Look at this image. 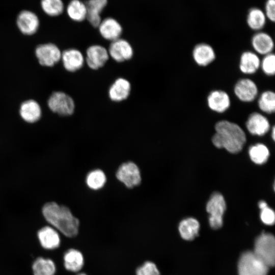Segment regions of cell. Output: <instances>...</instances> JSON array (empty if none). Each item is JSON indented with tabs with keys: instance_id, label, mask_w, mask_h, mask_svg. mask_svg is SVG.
<instances>
[{
	"instance_id": "6da1fadb",
	"label": "cell",
	"mask_w": 275,
	"mask_h": 275,
	"mask_svg": "<svg viewBox=\"0 0 275 275\" xmlns=\"http://www.w3.org/2000/svg\"><path fill=\"white\" fill-rule=\"evenodd\" d=\"M42 213L52 227L66 237L73 238L78 235L79 220L67 206L48 202L43 206Z\"/></svg>"
},
{
	"instance_id": "7a4b0ae2",
	"label": "cell",
	"mask_w": 275,
	"mask_h": 275,
	"mask_svg": "<svg viewBox=\"0 0 275 275\" xmlns=\"http://www.w3.org/2000/svg\"><path fill=\"white\" fill-rule=\"evenodd\" d=\"M215 130L212 142L216 148H224L233 154L242 150L246 142V135L239 125L228 120H221L215 124Z\"/></svg>"
},
{
	"instance_id": "3957f363",
	"label": "cell",
	"mask_w": 275,
	"mask_h": 275,
	"mask_svg": "<svg viewBox=\"0 0 275 275\" xmlns=\"http://www.w3.org/2000/svg\"><path fill=\"white\" fill-rule=\"evenodd\" d=\"M269 267L253 252L241 256L238 265L239 275H267Z\"/></svg>"
},
{
	"instance_id": "277c9868",
	"label": "cell",
	"mask_w": 275,
	"mask_h": 275,
	"mask_svg": "<svg viewBox=\"0 0 275 275\" xmlns=\"http://www.w3.org/2000/svg\"><path fill=\"white\" fill-rule=\"evenodd\" d=\"M253 252L269 267L273 266L275 263V240L273 235L263 232L255 240Z\"/></svg>"
},
{
	"instance_id": "5b68a950",
	"label": "cell",
	"mask_w": 275,
	"mask_h": 275,
	"mask_svg": "<svg viewBox=\"0 0 275 275\" xmlns=\"http://www.w3.org/2000/svg\"><path fill=\"white\" fill-rule=\"evenodd\" d=\"M47 105L53 113L62 116L71 115L75 109V103L72 97L61 91L54 92L50 95Z\"/></svg>"
},
{
	"instance_id": "8992f818",
	"label": "cell",
	"mask_w": 275,
	"mask_h": 275,
	"mask_svg": "<svg viewBox=\"0 0 275 275\" xmlns=\"http://www.w3.org/2000/svg\"><path fill=\"white\" fill-rule=\"evenodd\" d=\"M226 209L224 197L219 193H213L206 205V210L209 214V222L211 227L218 229L223 226V216Z\"/></svg>"
},
{
	"instance_id": "52a82bcc",
	"label": "cell",
	"mask_w": 275,
	"mask_h": 275,
	"mask_svg": "<svg viewBox=\"0 0 275 275\" xmlns=\"http://www.w3.org/2000/svg\"><path fill=\"white\" fill-rule=\"evenodd\" d=\"M116 176L120 182L128 188L138 186L142 181L140 169L132 161L121 164L116 172Z\"/></svg>"
},
{
	"instance_id": "ba28073f",
	"label": "cell",
	"mask_w": 275,
	"mask_h": 275,
	"mask_svg": "<svg viewBox=\"0 0 275 275\" xmlns=\"http://www.w3.org/2000/svg\"><path fill=\"white\" fill-rule=\"evenodd\" d=\"M39 63L42 66L52 67L61 59L62 52L54 44L47 43L37 46L35 51Z\"/></svg>"
},
{
	"instance_id": "9c48e42d",
	"label": "cell",
	"mask_w": 275,
	"mask_h": 275,
	"mask_svg": "<svg viewBox=\"0 0 275 275\" xmlns=\"http://www.w3.org/2000/svg\"><path fill=\"white\" fill-rule=\"evenodd\" d=\"M233 91L237 99L245 103L254 101L259 92L256 83L249 78L238 79L234 85Z\"/></svg>"
},
{
	"instance_id": "30bf717a",
	"label": "cell",
	"mask_w": 275,
	"mask_h": 275,
	"mask_svg": "<svg viewBox=\"0 0 275 275\" xmlns=\"http://www.w3.org/2000/svg\"><path fill=\"white\" fill-rule=\"evenodd\" d=\"M19 31L25 35L35 34L40 26V20L37 14L29 10H23L18 14L16 21Z\"/></svg>"
},
{
	"instance_id": "8fae6325",
	"label": "cell",
	"mask_w": 275,
	"mask_h": 275,
	"mask_svg": "<svg viewBox=\"0 0 275 275\" xmlns=\"http://www.w3.org/2000/svg\"><path fill=\"white\" fill-rule=\"evenodd\" d=\"M209 108L217 113L226 112L231 106V98L228 93L222 90H214L209 92L207 97Z\"/></svg>"
},
{
	"instance_id": "7c38bea8",
	"label": "cell",
	"mask_w": 275,
	"mask_h": 275,
	"mask_svg": "<svg viewBox=\"0 0 275 275\" xmlns=\"http://www.w3.org/2000/svg\"><path fill=\"white\" fill-rule=\"evenodd\" d=\"M107 50L109 57L117 62L128 60L133 54L130 44L127 40L120 38L112 41Z\"/></svg>"
},
{
	"instance_id": "4fadbf2b",
	"label": "cell",
	"mask_w": 275,
	"mask_h": 275,
	"mask_svg": "<svg viewBox=\"0 0 275 275\" xmlns=\"http://www.w3.org/2000/svg\"><path fill=\"white\" fill-rule=\"evenodd\" d=\"M108 58V50L104 47L93 45L87 49L85 59L89 67L97 70L103 67Z\"/></svg>"
},
{
	"instance_id": "5bb4252c",
	"label": "cell",
	"mask_w": 275,
	"mask_h": 275,
	"mask_svg": "<svg viewBox=\"0 0 275 275\" xmlns=\"http://www.w3.org/2000/svg\"><path fill=\"white\" fill-rule=\"evenodd\" d=\"M245 126L251 134L258 136L264 135L270 128L268 119L257 112H254L249 116Z\"/></svg>"
},
{
	"instance_id": "9a60e30c",
	"label": "cell",
	"mask_w": 275,
	"mask_h": 275,
	"mask_svg": "<svg viewBox=\"0 0 275 275\" xmlns=\"http://www.w3.org/2000/svg\"><path fill=\"white\" fill-rule=\"evenodd\" d=\"M194 62L199 66L206 67L212 63L216 58L214 48L210 44L200 43L196 45L192 51Z\"/></svg>"
},
{
	"instance_id": "2e32d148",
	"label": "cell",
	"mask_w": 275,
	"mask_h": 275,
	"mask_svg": "<svg viewBox=\"0 0 275 275\" xmlns=\"http://www.w3.org/2000/svg\"><path fill=\"white\" fill-rule=\"evenodd\" d=\"M251 45L255 52L263 56L272 52L274 47L271 36L261 31L257 32L252 36Z\"/></svg>"
},
{
	"instance_id": "e0dca14e",
	"label": "cell",
	"mask_w": 275,
	"mask_h": 275,
	"mask_svg": "<svg viewBox=\"0 0 275 275\" xmlns=\"http://www.w3.org/2000/svg\"><path fill=\"white\" fill-rule=\"evenodd\" d=\"M98 28L101 36L105 39L113 41L120 38L123 29L119 22L113 17L102 19Z\"/></svg>"
},
{
	"instance_id": "ac0fdd59",
	"label": "cell",
	"mask_w": 275,
	"mask_h": 275,
	"mask_svg": "<svg viewBox=\"0 0 275 275\" xmlns=\"http://www.w3.org/2000/svg\"><path fill=\"white\" fill-rule=\"evenodd\" d=\"M63 264L67 271L74 273L79 272L85 266L84 255L78 249H69L64 254Z\"/></svg>"
},
{
	"instance_id": "d6986e66",
	"label": "cell",
	"mask_w": 275,
	"mask_h": 275,
	"mask_svg": "<svg viewBox=\"0 0 275 275\" xmlns=\"http://www.w3.org/2000/svg\"><path fill=\"white\" fill-rule=\"evenodd\" d=\"M61 60L65 69L69 72H75L83 66L85 59L78 49L70 48L62 52Z\"/></svg>"
},
{
	"instance_id": "ffe728a7",
	"label": "cell",
	"mask_w": 275,
	"mask_h": 275,
	"mask_svg": "<svg viewBox=\"0 0 275 275\" xmlns=\"http://www.w3.org/2000/svg\"><path fill=\"white\" fill-rule=\"evenodd\" d=\"M40 243L46 250H54L61 244L59 232L51 226H45L40 229L37 234Z\"/></svg>"
},
{
	"instance_id": "44dd1931",
	"label": "cell",
	"mask_w": 275,
	"mask_h": 275,
	"mask_svg": "<svg viewBox=\"0 0 275 275\" xmlns=\"http://www.w3.org/2000/svg\"><path fill=\"white\" fill-rule=\"evenodd\" d=\"M19 113L23 120L29 123H34L38 121L41 118L42 109L37 101L34 99H28L20 104Z\"/></svg>"
},
{
	"instance_id": "7402d4cb",
	"label": "cell",
	"mask_w": 275,
	"mask_h": 275,
	"mask_svg": "<svg viewBox=\"0 0 275 275\" xmlns=\"http://www.w3.org/2000/svg\"><path fill=\"white\" fill-rule=\"evenodd\" d=\"M260 61L258 54L254 51L250 50L243 51L239 59V70L244 74H254L260 68Z\"/></svg>"
},
{
	"instance_id": "603a6c76",
	"label": "cell",
	"mask_w": 275,
	"mask_h": 275,
	"mask_svg": "<svg viewBox=\"0 0 275 275\" xmlns=\"http://www.w3.org/2000/svg\"><path fill=\"white\" fill-rule=\"evenodd\" d=\"M86 19L94 27L97 28L102 19L101 14L107 4V0H88Z\"/></svg>"
},
{
	"instance_id": "cb8c5ba5",
	"label": "cell",
	"mask_w": 275,
	"mask_h": 275,
	"mask_svg": "<svg viewBox=\"0 0 275 275\" xmlns=\"http://www.w3.org/2000/svg\"><path fill=\"white\" fill-rule=\"evenodd\" d=\"M130 90L129 81L124 78H119L109 87L108 96L112 101L120 102L127 98Z\"/></svg>"
},
{
	"instance_id": "d4e9b609",
	"label": "cell",
	"mask_w": 275,
	"mask_h": 275,
	"mask_svg": "<svg viewBox=\"0 0 275 275\" xmlns=\"http://www.w3.org/2000/svg\"><path fill=\"white\" fill-rule=\"evenodd\" d=\"M200 228L199 222L189 217L182 220L179 225V231L181 237L186 240H191L198 236Z\"/></svg>"
},
{
	"instance_id": "484cf974",
	"label": "cell",
	"mask_w": 275,
	"mask_h": 275,
	"mask_svg": "<svg viewBox=\"0 0 275 275\" xmlns=\"http://www.w3.org/2000/svg\"><path fill=\"white\" fill-rule=\"evenodd\" d=\"M68 17L75 22H81L87 17L85 3L81 0H71L66 8Z\"/></svg>"
},
{
	"instance_id": "4316f807",
	"label": "cell",
	"mask_w": 275,
	"mask_h": 275,
	"mask_svg": "<svg viewBox=\"0 0 275 275\" xmlns=\"http://www.w3.org/2000/svg\"><path fill=\"white\" fill-rule=\"evenodd\" d=\"M266 21V17L262 10L256 7L249 10L246 17V23L251 30L260 31L264 27Z\"/></svg>"
},
{
	"instance_id": "83f0119b",
	"label": "cell",
	"mask_w": 275,
	"mask_h": 275,
	"mask_svg": "<svg viewBox=\"0 0 275 275\" xmlns=\"http://www.w3.org/2000/svg\"><path fill=\"white\" fill-rule=\"evenodd\" d=\"M32 270L34 275H54L56 266L51 259L39 257L34 262Z\"/></svg>"
},
{
	"instance_id": "f1b7e54d",
	"label": "cell",
	"mask_w": 275,
	"mask_h": 275,
	"mask_svg": "<svg viewBox=\"0 0 275 275\" xmlns=\"http://www.w3.org/2000/svg\"><path fill=\"white\" fill-rule=\"evenodd\" d=\"M259 109L264 113L271 114L275 112V93L271 90L263 91L257 101Z\"/></svg>"
},
{
	"instance_id": "f546056e",
	"label": "cell",
	"mask_w": 275,
	"mask_h": 275,
	"mask_svg": "<svg viewBox=\"0 0 275 275\" xmlns=\"http://www.w3.org/2000/svg\"><path fill=\"white\" fill-rule=\"evenodd\" d=\"M106 181V177L103 171L100 169L90 172L87 176L86 182L91 189L98 190L102 188Z\"/></svg>"
},
{
	"instance_id": "4dcf8cb0",
	"label": "cell",
	"mask_w": 275,
	"mask_h": 275,
	"mask_svg": "<svg viewBox=\"0 0 275 275\" xmlns=\"http://www.w3.org/2000/svg\"><path fill=\"white\" fill-rule=\"evenodd\" d=\"M42 11L50 17H56L62 14L64 4L62 0H41Z\"/></svg>"
},
{
	"instance_id": "1f68e13d",
	"label": "cell",
	"mask_w": 275,
	"mask_h": 275,
	"mask_svg": "<svg viewBox=\"0 0 275 275\" xmlns=\"http://www.w3.org/2000/svg\"><path fill=\"white\" fill-rule=\"evenodd\" d=\"M249 153L252 161L257 164H262L266 162L269 155L267 147L262 144L251 146Z\"/></svg>"
},
{
	"instance_id": "d6a6232c",
	"label": "cell",
	"mask_w": 275,
	"mask_h": 275,
	"mask_svg": "<svg viewBox=\"0 0 275 275\" xmlns=\"http://www.w3.org/2000/svg\"><path fill=\"white\" fill-rule=\"evenodd\" d=\"M260 68L267 76H273L275 74V55L273 53L266 54L260 61Z\"/></svg>"
},
{
	"instance_id": "836d02e7",
	"label": "cell",
	"mask_w": 275,
	"mask_h": 275,
	"mask_svg": "<svg viewBox=\"0 0 275 275\" xmlns=\"http://www.w3.org/2000/svg\"><path fill=\"white\" fill-rule=\"evenodd\" d=\"M135 275H160V273L154 262L147 260L137 267Z\"/></svg>"
},
{
	"instance_id": "e575fe53",
	"label": "cell",
	"mask_w": 275,
	"mask_h": 275,
	"mask_svg": "<svg viewBox=\"0 0 275 275\" xmlns=\"http://www.w3.org/2000/svg\"><path fill=\"white\" fill-rule=\"evenodd\" d=\"M260 218L262 222L266 225H273L275 221L274 212L272 209L268 206L261 210Z\"/></svg>"
},
{
	"instance_id": "d590c367",
	"label": "cell",
	"mask_w": 275,
	"mask_h": 275,
	"mask_svg": "<svg viewBox=\"0 0 275 275\" xmlns=\"http://www.w3.org/2000/svg\"><path fill=\"white\" fill-rule=\"evenodd\" d=\"M266 18L272 22L275 20V0H267L265 5V12Z\"/></svg>"
},
{
	"instance_id": "8d00e7d4",
	"label": "cell",
	"mask_w": 275,
	"mask_h": 275,
	"mask_svg": "<svg viewBox=\"0 0 275 275\" xmlns=\"http://www.w3.org/2000/svg\"><path fill=\"white\" fill-rule=\"evenodd\" d=\"M258 206L259 208L262 210L266 207H267V204L264 201H261L258 203Z\"/></svg>"
},
{
	"instance_id": "74e56055",
	"label": "cell",
	"mask_w": 275,
	"mask_h": 275,
	"mask_svg": "<svg viewBox=\"0 0 275 275\" xmlns=\"http://www.w3.org/2000/svg\"><path fill=\"white\" fill-rule=\"evenodd\" d=\"M271 137L273 140L275 139V127L273 126L271 130Z\"/></svg>"
},
{
	"instance_id": "f35d334b",
	"label": "cell",
	"mask_w": 275,
	"mask_h": 275,
	"mask_svg": "<svg viewBox=\"0 0 275 275\" xmlns=\"http://www.w3.org/2000/svg\"><path fill=\"white\" fill-rule=\"evenodd\" d=\"M76 275H88V274L85 272H78Z\"/></svg>"
}]
</instances>
